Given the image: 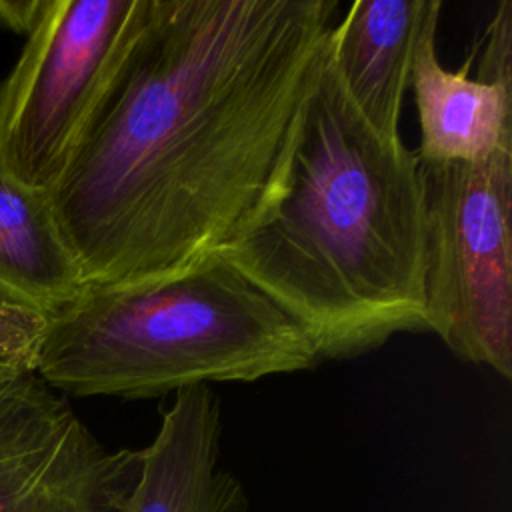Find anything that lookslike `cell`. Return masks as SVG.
Segmentation results:
<instances>
[{
    "instance_id": "obj_1",
    "label": "cell",
    "mask_w": 512,
    "mask_h": 512,
    "mask_svg": "<svg viewBox=\"0 0 512 512\" xmlns=\"http://www.w3.org/2000/svg\"><path fill=\"white\" fill-rule=\"evenodd\" d=\"M336 0H150L48 192L86 284L152 282L224 250L284 164Z\"/></svg>"
},
{
    "instance_id": "obj_2",
    "label": "cell",
    "mask_w": 512,
    "mask_h": 512,
    "mask_svg": "<svg viewBox=\"0 0 512 512\" xmlns=\"http://www.w3.org/2000/svg\"><path fill=\"white\" fill-rule=\"evenodd\" d=\"M218 254L310 334L322 362L426 330L422 162L360 116L328 46L268 198Z\"/></svg>"
},
{
    "instance_id": "obj_3",
    "label": "cell",
    "mask_w": 512,
    "mask_h": 512,
    "mask_svg": "<svg viewBox=\"0 0 512 512\" xmlns=\"http://www.w3.org/2000/svg\"><path fill=\"white\" fill-rule=\"evenodd\" d=\"M322 362L310 334L220 254L140 284H88L46 318L34 372L62 396L158 398Z\"/></svg>"
},
{
    "instance_id": "obj_4",
    "label": "cell",
    "mask_w": 512,
    "mask_h": 512,
    "mask_svg": "<svg viewBox=\"0 0 512 512\" xmlns=\"http://www.w3.org/2000/svg\"><path fill=\"white\" fill-rule=\"evenodd\" d=\"M150 0H46L0 82V166L50 192L98 114Z\"/></svg>"
},
{
    "instance_id": "obj_5",
    "label": "cell",
    "mask_w": 512,
    "mask_h": 512,
    "mask_svg": "<svg viewBox=\"0 0 512 512\" xmlns=\"http://www.w3.org/2000/svg\"><path fill=\"white\" fill-rule=\"evenodd\" d=\"M426 330L460 360L512 378V144L424 164Z\"/></svg>"
},
{
    "instance_id": "obj_6",
    "label": "cell",
    "mask_w": 512,
    "mask_h": 512,
    "mask_svg": "<svg viewBox=\"0 0 512 512\" xmlns=\"http://www.w3.org/2000/svg\"><path fill=\"white\" fill-rule=\"evenodd\" d=\"M138 472L36 372L0 370V512H122Z\"/></svg>"
},
{
    "instance_id": "obj_7",
    "label": "cell",
    "mask_w": 512,
    "mask_h": 512,
    "mask_svg": "<svg viewBox=\"0 0 512 512\" xmlns=\"http://www.w3.org/2000/svg\"><path fill=\"white\" fill-rule=\"evenodd\" d=\"M122 512H248L244 484L220 466L218 394L202 384L174 392Z\"/></svg>"
},
{
    "instance_id": "obj_8",
    "label": "cell",
    "mask_w": 512,
    "mask_h": 512,
    "mask_svg": "<svg viewBox=\"0 0 512 512\" xmlns=\"http://www.w3.org/2000/svg\"><path fill=\"white\" fill-rule=\"evenodd\" d=\"M436 0L420 30L410 86L420 118L418 158L424 164H470L512 144V80L470 78L472 56L458 68L442 66Z\"/></svg>"
},
{
    "instance_id": "obj_9",
    "label": "cell",
    "mask_w": 512,
    "mask_h": 512,
    "mask_svg": "<svg viewBox=\"0 0 512 512\" xmlns=\"http://www.w3.org/2000/svg\"><path fill=\"white\" fill-rule=\"evenodd\" d=\"M436 0H356L328 36L350 102L384 138L400 140L404 94L424 20Z\"/></svg>"
},
{
    "instance_id": "obj_10",
    "label": "cell",
    "mask_w": 512,
    "mask_h": 512,
    "mask_svg": "<svg viewBox=\"0 0 512 512\" xmlns=\"http://www.w3.org/2000/svg\"><path fill=\"white\" fill-rule=\"evenodd\" d=\"M86 286L48 192L0 166V300L48 318Z\"/></svg>"
},
{
    "instance_id": "obj_11",
    "label": "cell",
    "mask_w": 512,
    "mask_h": 512,
    "mask_svg": "<svg viewBox=\"0 0 512 512\" xmlns=\"http://www.w3.org/2000/svg\"><path fill=\"white\" fill-rule=\"evenodd\" d=\"M46 316L0 300V370L34 372Z\"/></svg>"
},
{
    "instance_id": "obj_12",
    "label": "cell",
    "mask_w": 512,
    "mask_h": 512,
    "mask_svg": "<svg viewBox=\"0 0 512 512\" xmlns=\"http://www.w3.org/2000/svg\"><path fill=\"white\" fill-rule=\"evenodd\" d=\"M46 0H0V26L16 34H30Z\"/></svg>"
}]
</instances>
